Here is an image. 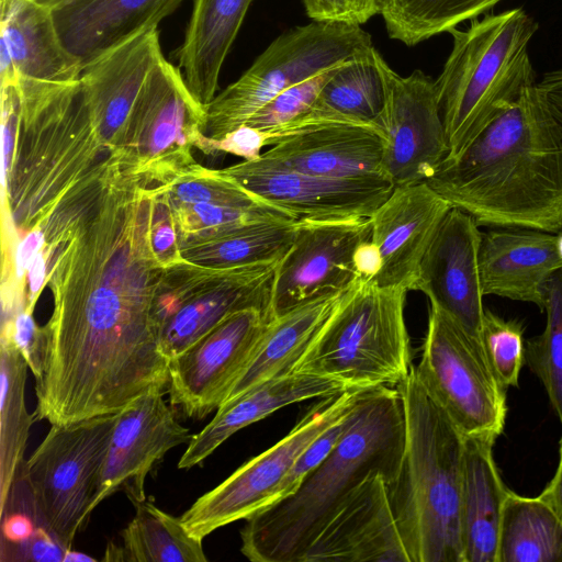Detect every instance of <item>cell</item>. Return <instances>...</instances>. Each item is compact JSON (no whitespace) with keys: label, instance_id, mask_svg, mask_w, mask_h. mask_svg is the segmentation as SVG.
Instances as JSON below:
<instances>
[{"label":"cell","instance_id":"4","mask_svg":"<svg viewBox=\"0 0 562 562\" xmlns=\"http://www.w3.org/2000/svg\"><path fill=\"white\" fill-rule=\"evenodd\" d=\"M405 441L391 508L409 562H464L461 493L464 437L429 395L412 367L396 386Z\"/></svg>","mask_w":562,"mask_h":562},{"label":"cell","instance_id":"28","mask_svg":"<svg viewBox=\"0 0 562 562\" xmlns=\"http://www.w3.org/2000/svg\"><path fill=\"white\" fill-rule=\"evenodd\" d=\"M493 443L464 438L461 530L464 562H497L503 507L509 488L493 457Z\"/></svg>","mask_w":562,"mask_h":562},{"label":"cell","instance_id":"31","mask_svg":"<svg viewBox=\"0 0 562 562\" xmlns=\"http://www.w3.org/2000/svg\"><path fill=\"white\" fill-rule=\"evenodd\" d=\"M27 362L8 337L0 338V512L24 465L30 429L36 417L25 403Z\"/></svg>","mask_w":562,"mask_h":562},{"label":"cell","instance_id":"36","mask_svg":"<svg viewBox=\"0 0 562 562\" xmlns=\"http://www.w3.org/2000/svg\"><path fill=\"white\" fill-rule=\"evenodd\" d=\"M544 330L526 341L525 363L539 378L562 424V269L548 282Z\"/></svg>","mask_w":562,"mask_h":562},{"label":"cell","instance_id":"23","mask_svg":"<svg viewBox=\"0 0 562 562\" xmlns=\"http://www.w3.org/2000/svg\"><path fill=\"white\" fill-rule=\"evenodd\" d=\"M480 274L484 295H497L543 308L551 277L562 269L558 234L498 227L482 235Z\"/></svg>","mask_w":562,"mask_h":562},{"label":"cell","instance_id":"45","mask_svg":"<svg viewBox=\"0 0 562 562\" xmlns=\"http://www.w3.org/2000/svg\"><path fill=\"white\" fill-rule=\"evenodd\" d=\"M1 337L11 338L24 357L35 379L40 376L43 357V330L37 326L33 312L23 310L13 321L1 326Z\"/></svg>","mask_w":562,"mask_h":562},{"label":"cell","instance_id":"29","mask_svg":"<svg viewBox=\"0 0 562 562\" xmlns=\"http://www.w3.org/2000/svg\"><path fill=\"white\" fill-rule=\"evenodd\" d=\"M344 293L311 301L272 318L252 360L223 404L267 381L291 373Z\"/></svg>","mask_w":562,"mask_h":562},{"label":"cell","instance_id":"22","mask_svg":"<svg viewBox=\"0 0 562 562\" xmlns=\"http://www.w3.org/2000/svg\"><path fill=\"white\" fill-rule=\"evenodd\" d=\"M162 57L158 30L147 29L82 67L79 80L92 124L113 155L149 72Z\"/></svg>","mask_w":562,"mask_h":562},{"label":"cell","instance_id":"7","mask_svg":"<svg viewBox=\"0 0 562 562\" xmlns=\"http://www.w3.org/2000/svg\"><path fill=\"white\" fill-rule=\"evenodd\" d=\"M119 413L50 428L16 480L30 492V515L67 549L97 507L104 463Z\"/></svg>","mask_w":562,"mask_h":562},{"label":"cell","instance_id":"43","mask_svg":"<svg viewBox=\"0 0 562 562\" xmlns=\"http://www.w3.org/2000/svg\"><path fill=\"white\" fill-rule=\"evenodd\" d=\"M315 22L361 25L381 12V0H302Z\"/></svg>","mask_w":562,"mask_h":562},{"label":"cell","instance_id":"26","mask_svg":"<svg viewBox=\"0 0 562 562\" xmlns=\"http://www.w3.org/2000/svg\"><path fill=\"white\" fill-rule=\"evenodd\" d=\"M0 40L7 45L19 79L70 83L82 63L64 44L54 11L37 0H0Z\"/></svg>","mask_w":562,"mask_h":562},{"label":"cell","instance_id":"18","mask_svg":"<svg viewBox=\"0 0 562 562\" xmlns=\"http://www.w3.org/2000/svg\"><path fill=\"white\" fill-rule=\"evenodd\" d=\"M468 213L452 206L419 265L413 291L480 339L485 308L480 274L482 233Z\"/></svg>","mask_w":562,"mask_h":562},{"label":"cell","instance_id":"5","mask_svg":"<svg viewBox=\"0 0 562 562\" xmlns=\"http://www.w3.org/2000/svg\"><path fill=\"white\" fill-rule=\"evenodd\" d=\"M538 23L521 8L452 29V49L435 81L449 155H458L536 81L529 43ZM446 157V158H447Z\"/></svg>","mask_w":562,"mask_h":562},{"label":"cell","instance_id":"40","mask_svg":"<svg viewBox=\"0 0 562 562\" xmlns=\"http://www.w3.org/2000/svg\"><path fill=\"white\" fill-rule=\"evenodd\" d=\"M341 65L288 88L255 113L245 125L269 131L305 114L314 106L323 87Z\"/></svg>","mask_w":562,"mask_h":562},{"label":"cell","instance_id":"27","mask_svg":"<svg viewBox=\"0 0 562 562\" xmlns=\"http://www.w3.org/2000/svg\"><path fill=\"white\" fill-rule=\"evenodd\" d=\"M252 1L193 0L177 56L184 82L205 108L215 97L222 66Z\"/></svg>","mask_w":562,"mask_h":562},{"label":"cell","instance_id":"11","mask_svg":"<svg viewBox=\"0 0 562 562\" xmlns=\"http://www.w3.org/2000/svg\"><path fill=\"white\" fill-rule=\"evenodd\" d=\"M278 261L215 268L184 259L164 268L154 305L160 326V350L167 360L235 312L259 308L271 317Z\"/></svg>","mask_w":562,"mask_h":562},{"label":"cell","instance_id":"9","mask_svg":"<svg viewBox=\"0 0 562 562\" xmlns=\"http://www.w3.org/2000/svg\"><path fill=\"white\" fill-rule=\"evenodd\" d=\"M206 108L191 93L179 67L162 57L149 72L115 151L121 178L151 188L170 182L195 161Z\"/></svg>","mask_w":562,"mask_h":562},{"label":"cell","instance_id":"41","mask_svg":"<svg viewBox=\"0 0 562 562\" xmlns=\"http://www.w3.org/2000/svg\"><path fill=\"white\" fill-rule=\"evenodd\" d=\"M355 406L321 434L297 458L279 488L277 502L294 493L302 481L330 453L349 428Z\"/></svg>","mask_w":562,"mask_h":562},{"label":"cell","instance_id":"13","mask_svg":"<svg viewBox=\"0 0 562 562\" xmlns=\"http://www.w3.org/2000/svg\"><path fill=\"white\" fill-rule=\"evenodd\" d=\"M267 132L271 147L254 159L265 166L324 177L386 178V140L378 124L352 120L315 103L305 114Z\"/></svg>","mask_w":562,"mask_h":562},{"label":"cell","instance_id":"20","mask_svg":"<svg viewBox=\"0 0 562 562\" xmlns=\"http://www.w3.org/2000/svg\"><path fill=\"white\" fill-rule=\"evenodd\" d=\"M409 562L379 472L359 483L299 562Z\"/></svg>","mask_w":562,"mask_h":562},{"label":"cell","instance_id":"25","mask_svg":"<svg viewBox=\"0 0 562 562\" xmlns=\"http://www.w3.org/2000/svg\"><path fill=\"white\" fill-rule=\"evenodd\" d=\"M347 390L350 389L331 379L301 373H289L267 381L221 405L212 420L192 435L178 468L187 470L200 464L235 432L282 407Z\"/></svg>","mask_w":562,"mask_h":562},{"label":"cell","instance_id":"37","mask_svg":"<svg viewBox=\"0 0 562 562\" xmlns=\"http://www.w3.org/2000/svg\"><path fill=\"white\" fill-rule=\"evenodd\" d=\"M170 206L180 246L187 241L212 237L254 224L297 221L289 212L272 204L233 206L194 203L170 204Z\"/></svg>","mask_w":562,"mask_h":562},{"label":"cell","instance_id":"39","mask_svg":"<svg viewBox=\"0 0 562 562\" xmlns=\"http://www.w3.org/2000/svg\"><path fill=\"white\" fill-rule=\"evenodd\" d=\"M480 341L501 384L505 389L517 387L525 364L526 341L522 324L485 310Z\"/></svg>","mask_w":562,"mask_h":562},{"label":"cell","instance_id":"3","mask_svg":"<svg viewBox=\"0 0 562 562\" xmlns=\"http://www.w3.org/2000/svg\"><path fill=\"white\" fill-rule=\"evenodd\" d=\"M405 417L396 386L364 392L330 453L291 495L246 519L241 553L252 562H299L334 512L371 472L390 484L397 475Z\"/></svg>","mask_w":562,"mask_h":562},{"label":"cell","instance_id":"49","mask_svg":"<svg viewBox=\"0 0 562 562\" xmlns=\"http://www.w3.org/2000/svg\"><path fill=\"white\" fill-rule=\"evenodd\" d=\"M538 87L562 122V68L544 74Z\"/></svg>","mask_w":562,"mask_h":562},{"label":"cell","instance_id":"51","mask_svg":"<svg viewBox=\"0 0 562 562\" xmlns=\"http://www.w3.org/2000/svg\"><path fill=\"white\" fill-rule=\"evenodd\" d=\"M67 561L72 562V561H94V560L83 553L74 552L70 549V550H68L64 562H67Z\"/></svg>","mask_w":562,"mask_h":562},{"label":"cell","instance_id":"6","mask_svg":"<svg viewBox=\"0 0 562 562\" xmlns=\"http://www.w3.org/2000/svg\"><path fill=\"white\" fill-rule=\"evenodd\" d=\"M407 292L359 279L291 373L331 379L348 389L397 386L413 367L404 317Z\"/></svg>","mask_w":562,"mask_h":562},{"label":"cell","instance_id":"10","mask_svg":"<svg viewBox=\"0 0 562 562\" xmlns=\"http://www.w3.org/2000/svg\"><path fill=\"white\" fill-rule=\"evenodd\" d=\"M414 369L464 438L495 443L506 423V389L480 339L431 304L420 361Z\"/></svg>","mask_w":562,"mask_h":562},{"label":"cell","instance_id":"2","mask_svg":"<svg viewBox=\"0 0 562 562\" xmlns=\"http://www.w3.org/2000/svg\"><path fill=\"white\" fill-rule=\"evenodd\" d=\"M479 225L562 231V122L538 87L426 181Z\"/></svg>","mask_w":562,"mask_h":562},{"label":"cell","instance_id":"48","mask_svg":"<svg viewBox=\"0 0 562 562\" xmlns=\"http://www.w3.org/2000/svg\"><path fill=\"white\" fill-rule=\"evenodd\" d=\"M9 517L2 518L1 541H19L26 538L35 528L32 518H27L22 513L8 514Z\"/></svg>","mask_w":562,"mask_h":562},{"label":"cell","instance_id":"24","mask_svg":"<svg viewBox=\"0 0 562 562\" xmlns=\"http://www.w3.org/2000/svg\"><path fill=\"white\" fill-rule=\"evenodd\" d=\"M183 0H70L53 10L59 35L82 66L157 25Z\"/></svg>","mask_w":562,"mask_h":562},{"label":"cell","instance_id":"44","mask_svg":"<svg viewBox=\"0 0 562 562\" xmlns=\"http://www.w3.org/2000/svg\"><path fill=\"white\" fill-rule=\"evenodd\" d=\"M69 549L36 527L19 541H1V561H65Z\"/></svg>","mask_w":562,"mask_h":562},{"label":"cell","instance_id":"15","mask_svg":"<svg viewBox=\"0 0 562 562\" xmlns=\"http://www.w3.org/2000/svg\"><path fill=\"white\" fill-rule=\"evenodd\" d=\"M270 321L259 308L235 312L170 359V405L194 419L216 411L252 360Z\"/></svg>","mask_w":562,"mask_h":562},{"label":"cell","instance_id":"17","mask_svg":"<svg viewBox=\"0 0 562 562\" xmlns=\"http://www.w3.org/2000/svg\"><path fill=\"white\" fill-rule=\"evenodd\" d=\"M220 171L261 200L306 222L370 217L394 188L384 177H324L257 160H244Z\"/></svg>","mask_w":562,"mask_h":562},{"label":"cell","instance_id":"47","mask_svg":"<svg viewBox=\"0 0 562 562\" xmlns=\"http://www.w3.org/2000/svg\"><path fill=\"white\" fill-rule=\"evenodd\" d=\"M353 263L361 280L373 281L378 276L382 267V258L378 246L371 238L357 247Z\"/></svg>","mask_w":562,"mask_h":562},{"label":"cell","instance_id":"34","mask_svg":"<svg viewBox=\"0 0 562 562\" xmlns=\"http://www.w3.org/2000/svg\"><path fill=\"white\" fill-rule=\"evenodd\" d=\"M503 0H381L389 36L413 46L490 13Z\"/></svg>","mask_w":562,"mask_h":562},{"label":"cell","instance_id":"32","mask_svg":"<svg viewBox=\"0 0 562 562\" xmlns=\"http://www.w3.org/2000/svg\"><path fill=\"white\" fill-rule=\"evenodd\" d=\"M497 562H562V519L540 496H506Z\"/></svg>","mask_w":562,"mask_h":562},{"label":"cell","instance_id":"21","mask_svg":"<svg viewBox=\"0 0 562 562\" xmlns=\"http://www.w3.org/2000/svg\"><path fill=\"white\" fill-rule=\"evenodd\" d=\"M452 205L426 181L394 187L371 214V239L382 267L373 282L414 290L422 259Z\"/></svg>","mask_w":562,"mask_h":562},{"label":"cell","instance_id":"38","mask_svg":"<svg viewBox=\"0 0 562 562\" xmlns=\"http://www.w3.org/2000/svg\"><path fill=\"white\" fill-rule=\"evenodd\" d=\"M170 204L215 203L233 206L270 204L224 176L194 162L170 182L157 186Z\"/></svg>","mask_w":562,"mask_h":562},{"label":"cell","instance_id":"16","mask_svg":"<svg viewBox=\"0 0 562 562\" xmlns=\"http://www.w3.org/2000/svg\"><path fill=\"white\" fill-rule=\"evenodd\" d=\"M369 238V217L300 221L291 246L277 263L271 317L350 289L360 279L353 263L355 250Z\"/></svg>","mask_w":562,"mask_h":562},{"label":"cell","instance_id":"30","mask_svg":"<svg viewBox=\"0 0 562 562\" xmlns=\"http://www.w3.org/2000/svg\"><path fill=\"white\" fill-rule=\"evenodd\" d=\"M133 519L122 531V543L108 546L103 560L132 562H205L201 539L192 536L181 518L153 503L134 505Z\"/></svg>","mask_w":562,"mask_h":562},{"label":"cell","instance_id":"53","mask_svg":"<svg viewBox=\"0 0 562 562\" xmlns=\"http://www.w3.org/2000/svg\"><path fill=\"white\" fill-rule=\"evenodd\" d=\"M558 241H559V250L562 256V231L560 232V234H558Z\"/></svg>","mask_w":562,"mask_h":562},{"label":"cell","instance_id":"35","mask_svg":"<svg viewBox=\"0 0 562 562\" xmlns=\"http://www.w3.org/2000/svg\"><path fill=\"white\" fill-rule=\"evenodd\" d=\"M374 52L373 46L342 64L323 87L316 104L352 120L378 124L385 95Z\"/></svg>","mask_w":562,"mask_h":562},{"label":"cell","instance_id":"1","mask_svg":"<svg viewBox=\"0 0 562 562\" xmlns=\"http://www.w3.org/2000/svg\"><path fill=\"white\" fill-rule=\"evenodd\" d=\"M149 223L142 201L109 199L50 247L54 311L42 327L37 420L64 425L116 414L148 391L168 392L154 305L164 268Z\"/></svg>","mask_w":562,"mask_h":562},{"label":"cell","instance_id":"12","mask_svg":"<svg viewBox=\"0 0 562 562\" xmlns=\"http://www.w3.org/2000/svg\"><path fill=\"white\" fill-rule=\"evenodd\" d=\"M366 391L350 389L321 398L281 440L199 497L180 517L187 530L203 540L214 530L246 520L276 503L279 488L297 458L350 411Z\"/></svg>","mask_w":562,"mask_h":562},{"label":"cell","instance_id":"14","mask_svg":"<svg viewBox=\"0 0 562 562\" xmlns=\"http://www.w3.org/2000/svg\"><path fill=\"white\" fill-rule=\"evenodd\" d=\"M374 58L385 95L378 122L386 140L384 176L394 187L425 182L449 155L436 82L419 69L400 76L376 49Z\"/></svg>","mask_w":562,"mask_h":562},{"label":"cell","instance_id":"8","mask_svg":"<svg viewBox=\"0 0 562 562\" xmlns=\"http://www.w3.org/2000/svg\"><path fill=\"white\" fill-rule=\"evenodd\" d=\"M372 47L360 25L313 21L284 32L207 104L204 135L222 138L288 88Z\"/></svg>","mask_w":562,"mask_h":562},{"label":"cell","instance_id":"50","mask_svg":"<svg viewBox=\"0 0 562 562\" xmlns=\"http://www.w3.org/2000/svg\"><path fill=\"white\" fill-rule=\"evenodd\" d=\"M562 519V437L559 446V461L553 477L539 495Z\"/></svg>","mask_w":562,"mask_h":562},{"label":"cell","instance_id":"52","mask_svg":"<svg viewBox=\"0 0 562 562\" xmlns=\"http://www.w3.org/2000/svg\"><path fill=\"white\" fill-rule=\"evenodd\" d=\"M42 4L50 8L52 10L58 9L70 0H37Z\"/></svg>","mask_w":562,"mask_h":562},{"label":"cell","instance_id":"33","mask_svg":"<svg viewBox=\"0 0 562 562\" xmlns=\"http://www.w3.org/2000/svg\"><path fill=\"white\" fill-rule=\"evenodd\" d=\"M300 221L267 222L187 241L182 257L193 263L226 268L280 260L291 246Z\"/></svg>","mask_w":562,"mask_h":562},{"label":"cell","instance_id":"19","mask_svg":"<svg viewBox=\"0 0 562 562\" xmlns=\"http://www.w3.org/2000/svg\"><path fill=\"white\" fill-rule=\"evenodd\" d=\"M165 394L148 391L119 413L95 506L119 491L133 505L146 501L145 480L153 467L169 450L191 440L189 428L178 422Z\"/></svg>","mask_w":562,"mask_h":562},{"label":"cell","instance_id":"42","mask_svg":"<svg viewBox=\"0 0 562 562\" xmlns=\"http://www.w3.org/2000/svg\"><path fill=\"white\" fill-rule=\"evenodd\" d=\"M149 239L153 254L162 268L184 260L170 203L159 187L151 188Z\"/></svg>","mask_w":562,"mask_h":562},{"label":"cell","instance_id":"46","mask_svg":"<svg viewBox=\"0 0 562 562\" xmlns=\"http://www.w3.org/2000/svg\"><path fill=\"white\" fill-rule=\"evenodd\" d=\"M267 145H269L267 131L241 125L220 139H213L204 135L195 147L205 154L223 151L243 157L245 160H254L262 154L261 150Z\"/></svg>","mask_w":562,"mask_h":562}]
</instances>
